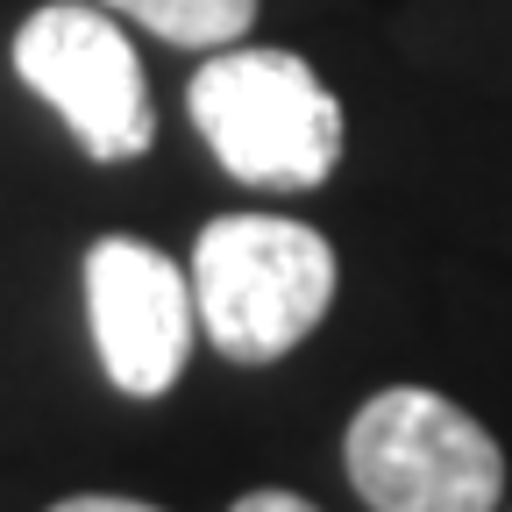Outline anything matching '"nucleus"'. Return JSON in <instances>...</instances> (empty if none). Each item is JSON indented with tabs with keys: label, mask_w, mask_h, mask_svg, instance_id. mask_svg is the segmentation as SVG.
Returning a JSON list of instances; mask_svg holds the SVG:
<instances>
[{
	"label": "nucleus",
	"mask_w": 512,
	"mask_h": 512,
	"mask_svg": "<svg viewBox=\"0 0 512 512\" xmlns=\"http://www.w3.org/2000/svg\"><path fill=\"white\" fill-rule=\"evenodd\" d=\"M192 306L207 342L235 363L292 356L335 306V249L306 221L221 214L192 242Z\"/></svg>",
	"instance_id": "obj_1"
},
{
	"label": "nucleus",
	"mask_w": 512,
	"mask_h": 512,
	"mask_svg": "<svg viewBox=\"0 0 512 512\" xmlns=\"http://www.w3.org/2000/svg\"><path fill=\"white\" fill-rule=\"evenodd\" d=\"M214 164L242 185L306 192L342 164V100L292 50H214L185 93Z\"/></svg>",
	"instance_id": "obj_2"
},
{
	"label": "nucleus",
	"mask_w": 512,
	"mask_h": 512,
	"mask_svg": "<svg viewBox=\"0 0 512 512\" xmlns=\"http://www.w3.org/2000/svg\"><path fill=\"white\" fill-rule=\"evenodd\" d=\"M349 484L370 512H498V441L427 384H392L356 406L342 441Z\"/></svg>",
	"instance_id": "obj_3"
},
{
	"label": "nucleus",
	"mask_w": 512,
	"mask_h": 512,
	"mask_svg": "<svg viewBox=\"0 0 512 512\" xmlns=\"http://www.w3.org/2000/svg\"><path fill=\"white\" fill-rule=\"evenodd\" d=\"M15 72L29 79L36 100L64 114V128L79 136L93 164H128L150 150L157 107L143 86V64H136V43L121 36V22L100 15V0L36 8L15 36Z\"/></svg>",
	"instance_id": "obj_4"
},
{
	"label": "nucleus",
	"mask_w": 512,
	"mask_h": 512,
	"mask_svg": "<svg viewBox=\"0 0 512 512\" xmlns=\"http://www.w3.org/2000/svg\"><path fill=\"white\" fill-rule=\"evenodd\" d=\"M86 313H93V342H100V370L114 377V392L128 399H164L185 356H192V278L157 256L136 235H107L86 256Z\"/></svg>",
	"instance_id": "obj_5"
},
{
	"label": "nucleus",
	"mask_w": 512,
	"mask_h": 512,
	"mask_svg": "<svg viewBox=\"0 0 512 512\" xmlns=\"http://www.w3.org/2000/svg\"><path fill=\"white\" fill-rule=\"evenodd\" d=\"M100 8L143 22L150 36L185 43V50H228L256 22V0H100Z\"/></svg>",
	"instance_id": "obj_6"
},
{
	"label": "nucleus",
	"mask_w": 512,
	"mask_h": 512,
	"mask_svg": "<svg viewBox=\"0 0 512 512\" xmlns=\"http://www.w3.org/2000/svg\"><path fill=\"white\" fill-rule=\"evenodd\" d=\"M50 512H164V505H143V498H114V491H86V498H64Z\"/></svg>",
	"instance_id": "obj_7"
},
{
	"label": "nucleus",
	"mask_w": 512,
	"mask_h": 512,
	"mask_svg": "<svg viewBox=\"0 0 512 512\" xmlns=\"http://www.w3.org/2000/svg\"><path fill=\"white\" fill-rule=\"evenodd\" d=\"M228 512H320V505H306L299 491H249V498H235Z\"/></svg>",
	"instance_id": "obj_8"
}]
</instances>
